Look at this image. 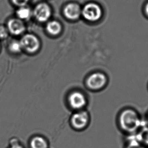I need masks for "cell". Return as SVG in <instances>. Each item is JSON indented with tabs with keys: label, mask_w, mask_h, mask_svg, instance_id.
Returning <instances> with one entry per match:
<instances>
[{
	"label": "cell",
	"mask_w": 148,
	"mask_h": 148,
	"mask_svg": "<svg viewBox=\"0 0 148 148\" xmlns=\"http://www.w3.org/2000/svg\"><path fill=\"white\" fill-rule=\"evenodd\" d=\"M119 122L123 130L131 133L136 132L144 125L138 114L131 109L125 110L120 114Z\"/></svg>",
	"instance_id": "6da1fadb"
},
{
	"label": "cell",
	"mask_w": 148,
	"mask_h": 148,
	"mask_svg": "<svg viewBox=\"0 0 148 148\" xmlns=\"http://www.w3.org/2000/svg\"><path fill=\"white\" fill-rule=\"evenodd\" d=\"M82 14L84 18L90 21L98 20L102 16V12L100 6L95 3H88L83 8Z\"/></svg>",
	"instance_id": "7a4b0ae2"
},
{
	"label": "cell",
	"mask_w": 148,
	"mask_h": 148,
	"mask_svg": "<svg viewBox=\"0 0 148 148\" xmlns=\"http://www.w3.org/2000/svg\"><path fill=\"white\" fill-rule=\"evenodd\" d=\"M89 120L88 114L86 111L79 110L72 115L71 117V124L77 130H82L86 127Z\"/></svg>",
	"instance_id": "3957f363"
},
{
	"label": "cell",
	"mask_w": 148,
	"mask_h": 148,
	"mask_svg": "<svg viewBox=\"0 0 148 148\" xmlns=\"http://www.w3.org/2000/svg\"><path fill=\"white\" fill-rule=\"evenodd\" d=\"M107 81L105 75L101 73H95L88 77L86 80V85L92 90H100L105 86Z\"/></svg>",
	"instance_id": "277c9868"
},
{
	"label": "cell",
	"mask_w": 148,
	"mask_h": 148,
	"mask_svg": "<svg viewBox=\"0 0 148 148\" xmlns=\"http://www.w3.org/2000/svg\"><path fill=\"white\" fill-rule=\"evenodd\" d=\"M68 103L71 108L80 110L86 106V98L82 92L75 91L71 92L68 98Z\"/></svg>",
	"instance_id": "5b68a950"
},
{
	"label": "cell",
	"mask_w": 148,
	"mask_h": 148,
	"mask_svg": "<svg viewBox=\"0 0 148 148\" xmlns=\"http://www.w3.org/2000/svg\"><path fill=\"white\" fill-rule=\"evenodd\" d=\"M22 49L30 53L36 52L38 50L40 43L36 37L31 34H27L23 37L20 41Z\"/></svg>",
	"instance_id": "8992f818"
},
{
	"label": "cell",
	"mask_w": 148,
	"mask_h": 148,
	"mask_svg": "<svg viewBox=\"0 0 148 148\" xmlns=\"http://www.w3.org/2000/svg\"><path fill=\"white\" fill-rule=\"evenodd\" d=\"M51 14V12L49 6L45 3L38 4L34 9V16L40 22H45L48 20Z\"/></svg>",
	"instance_id": "52a82bcc"
},
{
	"label": "cell",
	"mask_w": 148,
	"mask_h": 148,
	"mask_svg": "<svg viewBox=\"0 0 148 148\" xmlns=\"http://www.w3.org/2000/svg\"><path fill=\"white\" fill-rule=\"evenodd\" d=\"M8 30L14 35H19L25 30V26L20 19L13 18L8 23Z\"/></svg>",
	"instance_id": "ba28073f"
},
{
	"label": "cell",
	"mask_w": 148,
	"mask_h": 148,
	"mask_svg": "<svg viewBox=\"0 0 148 148\" xmlns=\"http://www.w3.org/2000/svg\"><path fill=\"white\" fill-rule=\"evenodd\" d=\"M81 12L80 7L73 3L68 4L64 9V14L65 17L71 20L77 19L80 16Z\"/></svg>",
	"instance_id": "9c48e42d"
},
{
	"label": "cell",
	"mask_w": 148,
	"mask_h": 148,
	"mask_svg": "<svg viewBox=\"0 0 148 148\" xmlns=\"http://www.w3.org/2000/svg\"><path fill=\"white\" fill-rule=\"evenodd\" d=\"M138 133L135 134L137 140L145 146H148V126L143 125Z\"/></svg>",
	"instance_id": "30bf717a"
},
{
	"label": "cell",
	"mask_w": 148,
	"mask_h": 148,
	"mask_svg": "<svg viewBox=\"0 0 148 148\" xmlns=\"http://www.w3.org/2000/svg\"><path fill=\"white\" fill-rule=\"evenodd\" d=\"M30 147L32 148H48V144L44 138L36 136L32 138L30 142Z\"/></svg>",
	"instance_id": "8fae6325"
},
{
	"label": "cell",
	"mask_w": 148,
	"mask_h": 148,
	"mask_svg": "<svg viewBox=\"0 0 148 148\" xmlns=\"http://www.w3.org/2000/svg\"><path fill=\"white\" fill-rule=\"evenodd\" d=\"M46 28L50 34L57 35L60 33L62 28L61 24L59 22L56 21H52L47 24Z\"/></svg>",
	"instance_id": "7c38bea8"
},
{
	"label": "cell",
	"mask_w": 148,
	"mask_h": 148,
	"mask_svg": "<svg viewBox=\"0 0 148 148\" xmlns=\"http://www.w3.org/2000/svg\"><path fill=\"white\" fill-rule=\"evenodd\" d=\"M17 15L18 18L20 19H27L30 18L32 15V12L29 8L25 6L20 7V8L17 11Z\"/></svg>",
	"instance_id": "4fadbf2b"
},
{
	"label": "cell",
	"mask_w": 148,
	"mask_h": 148,
	"mask_svg": "<svg viewBox=\"0 0 148 148\" xmlns=\"http://www.w3.org/2000/svg\"><path fill=\"white\" fill-rule=\"evenodd\" d=\"M126 148H146V146L142 144L137 140L136 135H133L132 138H130L128 145Z\"/></svg>",
	"instance_id": "5bb4252c"
},
{
	"label": "cell",
	"mask_w": 148,
	"mask_h": 148,
	"mask_svg": "<svg viewBox=\"0 0 148 148\" xmlns=\"http://www.w3.org/2000/svg\"><path fill=\"white\" fill-rule=\"evenodd\" d=\"M22 49V46L20 41H18L16 40L13 41L9 45V49L10 51L15 53L21 52Z\"/></svg>",
	"instance_id": "9a60e30c"
},
{
	"label": "cell",
	"mask_w": 148,
	"mask_h": 148,
	"mask_svg": "<svg viewBox=\"0 0 148 148\" xmlns=\"http://www.w3.org/2000/svg\"><path fill=\"white\" fill-rule=\"evenodd\" d=\"M8 30L3 26H0V39H4L7 38L8 35Z\"/></svg>",
	"instance_id": "2e32d148"
},
{
	"label": "cell",
	"mask_w": 148,
	"mask_h": 148,
	"mask_svg": "<svg viewBox=\"0 0 148 148\" xmlns=\"http://www.w3.org/2000/svg\"><path fill=\"white\" fill-rule=\"evenodd\" d=\"M29 0H12V2L17 6L22 7L26 5Z\"/></svg>",
	"instance_id": "e0dca14e"
},
{
	"label": "cell",
	"mask_w": 148,
	"mask_h": 148,
	"mask_svg": "<svg viewBox=\"0 0 148 148\" xmlns=\"http://www.w3.org/2000/svg\"><path fill=\"white\" fill-rule=\"evenodd\" d=\"M11 148H23L22 147L20 146L19 145H14V146H13L11 147Z\"/></svg>",
	"instance_id": "ac0fdd59"
},
{
	"label": "cell",
	"mask_w": 148,
	"mask_h": 148,
	"mask_svg": "<svg viewBox=\"0 0 148 148\" xmlns=\"http://www.w3.org/2000/svg\"><path fill=\"white\" fill-rule=\"evenodd\" d=\"M146 11L147 13L148 14V4L147 5L146 7Z\"/></svg>",
	"instance_id": "d6986e66"
},
{
	"label": "cell",
	"mask_w": 148,
	"mask_h": 148,
	"mask_svg": "<svg viewBox=\"0 0 148 148\" xmlns=\"http://www.w3.org/2000/svg\"></svg>",
	"instance_id": "ffe728a7"
}]
</instances>
